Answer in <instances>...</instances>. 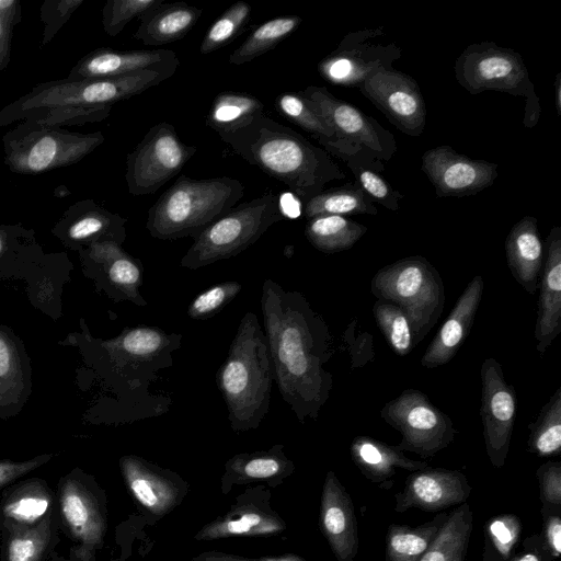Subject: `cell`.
<instances>
[{"mask_svg": "<svg viewBox=\"0 0 561 561\" xmlns=\"http://www.w3.org/2000/svg\"><path fill=\"white\" fill-rule=\"evenodd\" d=\"M302 20L298 15L273 18L254 28L244 42L229 56V62L240 66L276 47L295 32Z\"/></svg>", "mask_w": 561, "mask_h": 561, "instance_id": "40", "label": "cell"}, {"mask_svg": "<svg viewBox=\"0 0 561 561\" xmlns=\"http://www.w3.org/2000/svg\"><path fill=\"white\" fill-rule=\"evenodd\" d=\"M473 529L469 504L454 508L420 561H465Z\"/></svg>", "mask_w": 561, "mask_h": 561, "instance_id": "35", "label": "cell"}, {"mask_svg": "<svg viewBox=\"0 0 561 561\" xmlns=\"http://www.w3.org/2000/svg\"><path fill=\"white\" fill-rule=\"evenodd\" d=\"M373 314L394 353L405 356L414 348L412 324L401 307L377 299L373 307Z\"/></svg>", "mask_w": 561, "mask_h": 561, "instance_id": "42", "label": "cell"}, {"mask_svg": "<svg viewBox=\"0 0 561 561\" xmlns=\"http://www.w3.org/2000/svg\"><path fill=\"white\" fill-rule=\"evenodd\" d=\"M127 219L104 208L93 199L78 201L68 207L51 229L67 248L80 251L91 243L126 240Z\"/></svg>", "mask_w": 561, "mask_h": 561, "instance_id": "23", "label": "cell"}, {"mask_svg": "<svg viewBox=\"0 0 561 561\" xmlns=\"http://www.w3.org/2000/svg\"><path fill=\"white\" fill-rule=\"evenodd\" d=\"M319 526L337 561H354L358 548V524L353 501L335 472L325 474Z\"/></svg>", "mask_w": 561, "mask_h": 561, "instance_id": "25", "label": "cell"}, {"mask_svg": "<svg viewBox=\"0 0 561 561\" xmlns=\"http://www.w3.org/2000/svg\"><path fill=\"white\" fill-rule=\"evenodd\" d=\"M180 65L170 49L115 50L98 48L83 56L71 68L68 79L83 80L154 71L172 77Z\"/></svg>", "mask_w": 561, "mask_h": 561, "instance_id": "24", "label": "cell"}, {"mask_svg": "<svg viewBox=\"0 0 561 561\" xmlns=\"http://www.w3.org/2000/svg\"><path fill=\"white\" fill-rule=\"evenodd\" d=\"M299 93L333 130L336 139L365 148L379 160L388 161L397 151L390 131L354 105L335 98L327 88L310 85Z\"/></svg>", "mask_w": 561, "mask_h": 561, "instance_id": "14", "label": "cell"}, {"mask_svg": "<svg viewBox=\"0 0 561 561\" xmlns=\"http://www.w3.org/2000/svg\"><path fill=\"white\" fill-rule=\"evenodd\" d=\"M193 561H306L300 556L294 553L282 554L277 557H261V558H245L232 553L221 551H207L203 552Z\"/></svg>", "mask_w": 561, "mask_h": 561, "instance_id": "54", "label": "cell"}, {"mask_svg": "<svg viewBox=\"0 0 561 561\" xmlns=\"http://www.w3.org/2000/svg\"><path fill=\"white\" fill-rule=\"evenodd\" d=\"M196 151V146L186 145L179 138L172 124L160 122L153 125L127 154L125 180L129 194L156 193Z\"/></svg>", "mask_w": 561, "mask_h": 561, "instance_id": "12", "label": "cell"}, {"mask_svg": "<svg viewBox=\"0 0 561 561\" xmlns=\"http://www.w3.org/2000/svg\"><path fill=\"white\" fill-rule=\"evenodd\" d=\"M480 378L482 434L489 460L499 469L510 451L517 411L516 392L505 381L502 366L493 357L483 360Z\"/></svg>", "mask_w": 561, "mask_h": 561, "instance_id": "15", "label": "cell"}, {"mask_svg": "<svg viewBox=\"0 0 561 561\" xmlns=\"http://www.w3.org/2000/svg\"><path fill=\"white\" fill-rule=\"evenodd\" d=\"M347 167L353 171L356 178V184L370 197L390 210H398L399 202L403 195L392 188V186L379 175L385 167L380 161L363 162L359 159L352 158L345 160Z\"/></svg>", "mask_w": 561, "mask_h": 561, "instance_id": "44", "label": "cell"}, {"mask_svg": "<svg viewBox=\"0 0 561 561\" xmlns=\"http://www.w3.org/2000/svg\"><path fill=\"white\" fill-rule=\"evenodd\" d=\"M58 513L56 491L41 478L15 481L0 499V531L35 528Z\"/></svg>", "mask_w": 561, "mask_h": 561, "instance_id": "26", "label": "cell"}, {"mask_svg": "<svg viewBox=\"0 0 561 561\" xmlns=\"http://www.w3.org/2000/svg\"><path fill=\"white\" fill-rule=\"evenodd\" d=\"M242 285L236 280L216 284L197 295L187 314L193 320H205L218 313L240 293Z\"/></svg>", "mask_w": 561, "mask_h": 561, "instance_id": "48", "label": "cell"}, {"mask_svg": "<svg viewBox=\"0 0 561 561\" xmlns=\"http://www.w3.org/2000/svg\"><path fill=\"white\" fill-rule=\"evenodd\" d=\"M447 516V513H440L416 527L391 524L387 530L386 561H420Z\"/></svg>", "mask_w": 561, "mask_h": 561, "instance_id": "36", "label": "cell"}, {"mask_svg": "<svg viewBox=\"0 0 561 561\" xmlns=\"http://www.w3.org/2000/svg\"><path fill=\"white\" fill-rule=\"evenodd\" d=\"M539 482L541 513L560 515L561 512V461H547L536 471Z\"/></svg>", "mask_w": 561, "mask_h": 561, "instance_id": "49", "label": "cell"}, {"mask_svg": "<svg viewBox=\"0 0 561 561\" xmlns=\"http://www.w3.org/2000/svg\"><path fill=\"white\" fill-rule=\"evenodd\" d=\"M0 16L16 26L22 18L21 2L19 0H0Z\"/></svg>", "mask_w": 561, "mask_h": 561, "instance_id": "56", "label": "cell"}, {"mask_svg": "<svg viewBox=\"0 0 561 561\" xmlns=\"http://www.w3.org/2000/svg\"><path fill=\"white\" fill-rule=\"evenodd\" d=\"M380 416L401 434L402 438L394 447L422 458L435 456L458 434L449 415L416 389H407L388 401Z\"/></svg>", "mask_w": 561, "mask_h": 561, "instance_id": "11", "label": "cell"}, {"mask_svg": "<svg viewBox=\"0 0 561 561\" xmlns=\"http://www.w3.org/2000/svg\"><path fill=\"white\" fill-rule=\"evenodd\" d=\"M164 73L139 71L125 76L42 82L0 110V127L20 122L48 126L99 123L114 103L130 99L169 79Z\"/></svg>", "mask_w": 561, "mask_h": 561, "instance_id": "2", "label": "cell"}, {"mask_svg": "<svg viewBox=\"0 0 561 561\" xmlns=\"http://www.w3.org/2000/svg\"><path fill=\"white\" fill-rule=\"evenodd\" d=\"M54 454H42L26 460L0 459V490L46 465Z\"/></svg>", "mask_w": 561, "mask_h": 561, "instance_id": "52", "label": "cell"}, {"mask_svg": "<svg viewBox=\"0 0 561 561\" xmlns=\"http://www.w3.org/2000/svg\"><path fill=\"white\" fill-rule=\"evenodd\" d=\"M554 92H556V108L558 112V115H561V72L559 71L556 76L554 81Z\"/></svg>", "mask_w": 561, "mask_h": 561, "instance_id": "58", "label": "cell"}, {"mask_svg": "<svg viewBox=\"0 0 561 561\" xmlns=\"http://www.w3.org/2000/svg\"><path fill=\"white\" fill-rule=\"evenodd\" d=\"M471 491L472 488L461 471L427 467L407 477L404 486L394 495V511H443L466 503Z\"/></svg>", "mask_w": 561, "mask_h": 561, "instance_id": "22", "label": "cell"}, {"mask_svg": "<svg viewBox=\"0 0 561 561\" xmlns=\"http://www.w3.org/2000/svg\"><path fill=\"white\" fill-rule=\"evenodd\" d=\"M389 122L409 136H420L426 123V107L416 81L392 67H380L358 87Z\"/></svg>", "mask_w": 561, "mask_h": 561, "instance_id": "16", "label": "cell"}, {"mask_svg": "<svg viewBox=\"0 0 561 561\" xmlns=\"http://www.w3.org/2000/svg\"><path fill=\"white\" fill-rule=\"evenodd\" d=\"M118 465L131 496L156 517L172 512L188 492L187 483L178 473L137 455L121 457Z\"/></svg>", "mask_w": 561, "mask_h": 561, "instance_id": "21", "label": "cell"}, {"mask_svg": "<svg viewBox=\"0 0 561 561\" xmlns=\"http://www.w3.org/2000/svg\"><path fill=\"white\" fill-rule=\"evenodd\" d=\"M350 451L359 471L374 483H385L397 469L413 472L428 467L426 461L411 459L394 446L365 435L352 440Z\"/></svg>", "mask_w": 561, "mask_h": 561, "instance_id": "33", "label": "cell"}, {"mask_svg": "<svg viewBox=\"0 0 561 561\" xmlns=\"http://www.w3.org/2000/svg\"><path fill=\"white\" fill-rule=\"evenodd\" d=\"M103 142L101 131L83 134L24 121L3 135V161L13 173L37 174L75 164Z\"/></svg>", "mask_w": 561, "mask_h": 561, "instance_id": "8", "label": "cell"}, {"mask_svg": "<svg viewBox=\"0 0 561 561\" xmlns=\"http://www.w3.org/2000/svg\"><path fill=\"white\" fill-rule=\"evenodd\" d=\"M381 33V30H366L347 34L337 48L319 62V73L334 84L359 87L378 68L392 67L401 57V50L394 44L369 43Z\"/></svg>", "mask_w": 561, "mask_h": 561, "instance_id": "18", "label": "cell"}, {"mask_svg": "<svg viewBox=\"0 0 561 561\" xmlns=\"http://www.w3.org/2000/svg\"><path fill=\"white\" fill-rule=\"evenodd\" d=\"M32 391L30 358L21 339L0 324V417L16 415Z\"/></svg>", "mask_w": 561, "mask_h": 561, "instance_id": "29", "label": "cell"}, {"mask_svg": "<svg viewBox=\"0 0 561 561\" xmlns=\"http://www.w3.org/2000/svg\"><path fill=\"white\" fill-rule=\"evenodd\" d=\"M263 103L244 92H221L214 99L206 117V125L218 135L245 126L263 113Z\"/></svg>", "mask_w": 561, "mask_h": 561, "instance_id": "39", "label": "cell"}, {"mask_svg": "<svg viewBox=\"0 0 561 561\" xmlns=\"http://www.w3.org/2000/svg\"><path fill=\"white\" fill-rule=\"evenodd\" d=\"M527 449L538 457L558 456L561 451V387L540 409L536 420L529 423Z\"/></svg>", "mask_w": 561, "mask_h": 561, "instance_id": "41", "label": "cell"}, {"mask_svg": "<svg viewBox=\"0 0 561 561\" xmlns=\"http://www.w3.org/2000/svg\"><path fill=\"white\" fill-rule=\"evenodd\" d=\"M483 288L484 282L481 275L474 276L468 283L446 321L425 350L420 362L421 366L436 368L455 357L473 324Z\"/></svg>", "mask_w": 561, "mask_h": 561, "instance_id": "28", "label": "cell"}, {"mask_svg": "<svg viewBox=\"0 0 561 561\" xmlns=\"http://www.w3.org/2000/svg\"><path fill=\"white\" fill-rule=\"evenodd\" d=\"M42 249L35 232L22 225H0V266L12 262L34 261Z\"/></svg>", "mask_w": 561, "mask_h": 561, "instance_id": "46", "label": "cell"}, {"mask_svg": "<svg viewBox=\"0 0 561 561\" xmlns=\"http://www.w3.org/2000/svg\"><path fill=\"white\" fill-rule=\"evenodd\" d=\"M58 513L35 528L1 534V561H49L60 542Z\"/></svg>", "mask_w": 561, "mask_h": 561, "instance_id": "34", "label": "cell"}, {"mask_svg": "<svg viewBox=\"0 0 561 561\" xmlns=\"http://www.w3.org/2000/svg\"><path fill=\"white\" fill-rule=\"evenodd\" d=\"M60 529L73 542L71 561H96L107 530L104 490L90 473L75 468L62 476L56 489Z\"/></svg>", "mask_w": 561, "mask_h": 561, "instance_id": "10", "label": "cell"}, {"mask_svg": "<svg viewBox=\"0 0 561 561\" xmlns=\"http://www.w3.org/2000/svg\"><path fill=\"white\" fill-rule=\"evenodd\" d=\"M243 195V183L230 176L195 180L180 175L149 208L146 228L159 240L194 239Z\"/></svg>", "mask_w": 561, "mask_h": 561, "instance_id": "5", "label": "cell"}, {"mask_svg": "<svg viewBox=\"0 0 561 561\" xmlns=\"http://www.w3.org/2000/svg\"><path fill=\"white\" fill-rule=\"evenodd\" d=\"M251 12L252 7L243 0L230 5L206 32L199 46L201 54H210L228 45L243 30Z\"/></svg>", "mask_w": 561, "mask_h": 561, "instance_id": "43", "label": "cell"}, {"mask_svg": "<svg viewBox=\"0 0 561 561\" xmlns=\"http://www.w3.org/2000/svg\"><path fill=\"white\" fill-rule=\"evenodd\" d=\"M543 556L558 559L561 554V517L550 514L543 517L542 525Z\"/></svg>", "mask_w": 561, "mask_h": 561, "instance_id": "53", "label": "cell"}, {"mask_svg": "<svg viewBox=\"0 0 561 561\" xmlns=\"http://www.w3.org/2000/svg\"><path fill=\"white\" fill-rule=\"evenodd\" d=\"M273 381V365L264 330L256 314L248 311L216 373V383L234 432L259 427L270 410Z\"/></svg>", "mask_w": 561, "mask_h": 561, "instance_id": "4", "label": "cell"}, {"mask_svg": "<svg viewBox=\"0 0 561 561\" xmlns=\"http://www.w3.org/2000/svg\"><path fill=\"white\" fill-rule=\"evenodd\" d=\"M182 336L157 327L125 328L108 340H96L115 370L130 380L145 382L159 369L172 365V353L181 347Z\"/></svg>", "mask_w": 561, "mask_h": 561, "instance_id": "13", "label": "cell"}, {"mask_svg": "<svg viewBox=\"0 0 561 561\" xmlns=\"http://www.w3.org/2000/svg\"><path fill=\"white\" fill-rule=\"evenodd\" d=\"M486 531L497 553L507 559L518 540L520 524L514 515H501L490 520Z\"/></svg>", "mask_w": 561, "mask_h": 561, "instance_id": "51", "label": "cell"}, {"mask_svg": "<svg viewBox=\"0 0 561 561\" xmlns=\"http://www.w3.org/2000/svg\"><path fill=\"white\" fill-rule=\"evenodd\" d=\"M366 232V226L339 215L313 217L308 219L305 227L307 240L323 253L348 250Z\"/></svg>", "mask_w": 561, "mask_h": 561, "instance_id": "37", "label": "cell"}, {"mask_svg": "<svg viewBox=\"0 0 561 561\" xmlns=\"http://www.w3.org/2000/svg\"><path fill=\"white\" fill-rule=\"evenodd\" d=\"M49 561H71L69 558H66L64 556L58 554L56 551L54 552L53 557Z\"/></svg>", "mask_w": 561, "mask_h": 561, "instance_id": "59", "label": "cell"}, {"mask_svg": "<svg viewBox=\"0 0 561 561\" xmlns=\"http://www.w3.org/2000/svg\"><path fill=\"white\" fill-rule=\"evenodd\" d=\"M261 310L279 393L301 424L316 421L333 388L324 369L334 353L329 327L301 293L270 278L262 285Z\"/></svg>", "mask_w": 561, "mask_h": 561, "instance_id": "1", "label": "cell"}, {"mask_svg": "<svg viewBox=\"0 0 561 561\" xmlns=\"http://www.w3.org/2000/svg\"><path fill=\"white\" fill-rule=\"evenodd\" d=\"M15 26L0 16V72H2L10 62L11 39Z\"/></svg>", "mask_w": 561, "mask_h": 561, "instance_id": "55", "label": "cell"}, {"mask_svg": "<svg viewBox=\"0 0 561 561\" xmlns=\"http://www.w3.org/2000/svg\"><path fill=\"white\" fill-rule=\"evenodd\" d=\"M458 83L471 94L483 91L505 92L527 99L524 124L536 125L539 99L520 55L493 42L470 44L456 59Z\"/></svg>", "mask_w": 561, "mask_h": 561, "instance_id": "9", "label": "cell"}, {"mask_svg": "<svg viewBox=\"0 0 561 561\" xmlns=\"http://www.w3.org/2000/svg\"><path fill=\"white\" fill-rule=\"evenodd\" d=\"M371 198L355 183L323 190L304 204L306 218L322 215H376Z\"/></svg>", "mask_w": 561, "mask_h": 561, "instance_id": "38", "label": "cell"}, {"mask_svg": "<svg viewBox=\"0 0 561 561\" xmlns=\"http://www.w3.org/2000/svg\"><path fill=\"white\" fill-rule=\"evenodd\" d=\"M370 291L377 299L405 311L413 329L414 347L437 323L446 299L440 274L421 255L381 267L371 278Z\"/></svg>", "mask_w": 561, "mask_h": 561, "instance_id": "6", "label": "cell"}, {"mask_svg": "<svg viewBox=\"0 0 561 561\" xmlns=\"http://www.w3.org/2000/svg\"><path fill=\"white\" fill-rule=\"evenodd\" d=\"M219 137L243 160L283 182L304 204L329 182L345 179L324 149L264 113Z\"/></svg>", "mask_w": 561, "mask_h": 561, "instance_id": "3", "label": "cell"}, {"mask_svg": "<svg viewBox=\"0 0 561 561\" xmlns=\"http://www.w3.org/2000/svg\"><path fill=\"white\" fill-rule=\"evenodd\" d=\"M543 253L537 219L523 217L506 237L505 254L512 276L530 295L538 290Z\"/></svg>", "mask_w": 561, "mask_h": 561, "instance_id": "31", "label": "cell"}, {"mask_svg": "<svg viewBox=\"0 0 561 561\" xmlns=\"http://www.w3.org/2000/svg\"><path fill=\"white\" fill-rule=\"evenodd\" d=\"M203 10L185 2H161L139 18L134 37L146 45H167L183 38L196 24Z\"/></svg>", "mask_w": 561, "mask_h": 561, "instance_id": "32", "label": "cell"}, {"mask_svg": "<svg viewBox=\"0 0 561 561\" xmlns=\"http://www.w3.org/2000/svg\"><path fill=\"white\" fill-rule=\"evenodd\" d=\"M506 561H545V556L537 547H535V550L525 551L512 559H507Z\"/></svg>", "mask_w": 561, "mask_h": 561, "instance_id": "57", "label": "cell"}, {"mask_svg": "<svg viewBox=\"0 0 561 561\" xmlns=\"http://www.w3.org/2000/svg\"><path fill=\"white\" fill-rule=\"evenodd\" d=\"M546 256L539 276L536 350L543 356L561 331V228L554 227L545 241Z\"/></svg>", "mask_w": 561, "mask_h": 561, "instance_id": "27", "label": "cell"}, {"mask_svg": "<svg viewBox=\"0 0 561 561\" xmlns=\"http://www.w3.org/2000/svg\"><path fill=\"white\" fill-rule=\"evenodd\" d=\"M162 0H107L102 9V25L110 36L118 35L134 19L140 18Z\"/></svg>", "mask_w": 561, "mask_h": 561, "instance_id": "47", "label": "cell"}, {"mask_svg": "<svg viewBox=\"0 0 561 561\" xmlns=\"http://www.w3.org/2000/svg\"><path fill=\"white\" fill-rule=\"evenodd\" d=\"M295 471L294 462L286 456L284 445L267 450L240 453L229 458L221 476V492L228 494L236 485L265 482L268 486L283 483Z\"/></svg>", "mask_w": 561, "mask_h": 561, "instance_id": "30", "label": "cell"}, {"mask_svg": "<svg viewBox=\"0 0 561 561\" xmlns=\"http://www.w3.org/2000/svg\"><path fill=\"white\" fill-rule=\"evenodd\" d=\"M83 0H46L41 5L39 18L44 24L42 46L47 45L71 18Z\"/></svg>", "mask_w": 561, "mask_h": 561, "instance_id": "50", "label": "cell"}, {"mask_svg": "<svg viewBox=\"0 0 561 561\" xmlns=\"http://www.w3.org/2000/svg\"><path fill=\"white\" fill-rule=\"evenodd\" d=\"M82 267L99 290L115 302L129 301L136 306H147L140 294L144 280L141 262L126 252L122 244L105 240L91 243L78 251Z\"/></svg>", "mask_w": 561, "mask_h": 561, "instance_id": "17", "label": "cell"}, {"mask_svg": "<svg viewBox=\"0 0 561 561\" xmlns=\"http://www.w3.org/2000/svg\"><path fill=\"white\" fill-rule=\"evenodd\" d=\"M283 219L278 198L267 193L229 209L208 225L180 261L196 270L227 260L255 243L274 224Z\"/></svg>", "mask_w": 561, "mask_h": 561, "instance_id": "7", "label": "cell"}, {"mask_svg": "<svg viewBox=\"0 0 561 561\" xmlns=\"http://www.w3.org/2000/svg\"><path fill=\"white\" fill-rule=\"evenodd\" d=\"M271 493L264 485L245 490L222 516L204 525L196 540L237 536H273L286 529L284 519L271 507Z\"/></svg>", "mask_w": 561, "mask_h": 561, "instance_id": "20", "label": "cell"}, {"mask_svg": "<svg viewBox=\"0 0 561 561\" xmlns=\"http://www.w3.org/2000/svg\"><path fill=\"white\" fill-rule=\"evenodd\" d=\"M421 169L434 185L438 197L474 195L491 186L499 175L497 164L471 159L449 146L425 151Z\"/></svg>", "mask_w": 561, "mask_h": 561, "instance_id": "19", "label": "cell"}, {"mask_svg": "<svg viewBox=\"0 0 561 561\" xmlns=\"http://www.w3.org/2000/svg\"><path fill=\"white\" fill-rule=\"evenodd\" d=\"M277 111L289 121L319 138H335L333 130L299 92H285L275 101Z\"/></svg>", "mask_w": 561, "mask_h": 561, "instance_id": "45", "label": "cell"}]
</instances>
